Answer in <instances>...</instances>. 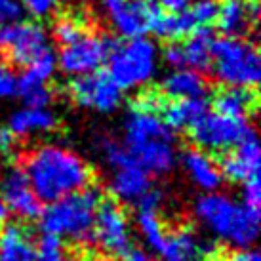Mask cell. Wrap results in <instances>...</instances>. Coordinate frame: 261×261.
Listing matches in <instances>:
<instances>
[{
  "label": "cell",
  "mask_w": 261,
  "mask_h": 261,
  "mask_svg": "<svg viewBox=\"0 0 261 261\" xmlns=\"http://www.w3.org/2000/svg\"><path fill=\"white\" fill-rule=\"evenodd\" d=\"M23 10L17 0H0V29H4L10 23L19 21Z\"/></svg>",
  "instance_id": "cell-35"
},
{
  "label": "cell",
  "mask_w": 261,
  "mask_h": 261,
  "mask_svg": "<svg viewBox=\"0 0 261 261\" xmlns=\"http://www.w3.org/2000/svg\"><path fill=\"white\" fill-rule=\"evenodd\" d=\"M109 76L122 92L145 88L159 73L160 51L145 37L130 38L128 42L113 46L109 58Z\"/></svg>",
  "instance_id": "cell-6"
},
{
  "label": "cell",
  "mask_w": 261,
  "mask_h": 261,
  "mask_svg": "<svg viewBox=\"0 0 261 261\" xmlns=\"http://www.w3.org/2000/svg\"><path fill=\"white\" fill-rule=\"evenodd\" d=\"M212 42H214V38L206 29L195 31L189 37H185V42L166 46L162 58L174 69L200 71V69L210 67Z\"/></svg>",
  "instance_id": "cell-13"
},
{
  "label": "cell",
  "mask_w": 261,
  "mask_h": 261,
  "mask_svg": "<svg viewBox=\"0 0 261 261\" xmlns=\"http://www.w3.org/2000/svg\"><path fill=\"white\" fill-rule=\"evenodd\" d=\"M0 42L17 65H29L33 59L51 50L46 29L31 21H15L0 29Z\"/></svg>",
  "instance_id": "cell-10"
},
{
  "label": "cell",
  "mask_w": 261,
  "mask_h": 261,
  "mask_svg": "<svg viewBox=\"0 0 261 261\" xmlns=\"http://www.w3.org/2000/svg\"><path fill=\"white\" fill-rule=\"evenodd\" d=\"M69 95L79 107L97 115H113L120 109L124 99L122 90L107 73H90L76 76L69 86Z\"/></svg>",
  "instance_id": "cell-9"
},
{
  "label": "cell",
  "mask_w": 261,
  "mask_h": 261,
  "mask_svg": "<svg viewBox=\"0 0 261 261\" xmlns=\"http://www.w3.org/2000/svg\"><path fill=\"white\" fill-rule=\"evenodd\" d=\"M23 172L38 200L44 202H56L84 191L92 181V168L86 159L61 143L35 147L25 159Z\"/></svg>",
  "instance_id": "cell-1"
},
{
  "label": "cell",
  "mask_w": 261,
  "mask_h": 261,
  "mask_svg": "<svg viewBox=\"0 0 261 261\" xmlns=\"http://www.w3.org/2000/svg\"><path fill=\"white\" fill-rule=\"evenodd\" d=\"M21 10H25L29 15L42 19V17H50L58 12L63 0H17Z\"/></svg>",
  "instance_id": "cell-32"
},
{
  "label": "cell",
  "mask_w": 261,
  "mask_h": 261,
  "mask_svg": "<svg viewBox=\"0 0 261 261\" xmlns=\"http://www.w3.org/2000/svg\"><path fill=\"white\" fill-rule=\"evenodd\" d=\"M154 6L145 0H122L120 4L109 10V21L113 29L124 38L145 37L151 27V17Z\"/></svg>",
  "instance_id": "cell-16"
},
{
  "label": "cell",
  "mask_w": 261,
  "mask_h": 261,
  "mask_svg": "<svg viewBox=\"0 0 261 261\" xmlns=\"http://www.w3.org/2000/svg\"><path fill=\"white\" fill-rule=\"evenodd\" d=\"M0 59H2V46H0Z\"/></svg>",
  "instance_id": "cell-43"
},
{
  "label": "cell",
  "mask_w": 261,
  "mask_h": 261,
  "mask_svg": "<svg viewBox=\"0 0 261 261\" xmlns=\"http://www.w3.org/2000/svg\"><path fill=\"white\" fill-rule=\"evenodd\" d=\"M97 2H99V4H101V6L105 8V10H107V12H109L111 8H115L116 4H120V2H122V0H97Z\"/></svg>",
  "instance_id": "cell-41"
},
{
  "label": "cell",
  "mask_w": 261,
  "mask_h": 261,
  "mask_svg": "<svg viewBox=\"0 0 261 261\" xmlns=\"http://www.w3.org/2000/svg\"><path fill=\"white\" fill-rule=\"evenodd\" d=\"M210 67L227 88H254L261 76L259 51L240 37H221L212 42Z\"/></svg>",
  "instance_id": "cell-5"
},
{
  "label": "cell",
  "mask_w": 261,
  "mask_h": 261,
  "mask_svg": "<svg viewBox=\"0 0 261 261\" xmlns=\"http://www.w3.org/2000/svg\"><path fill=\"white\" fill-rule=\"evenodd\" d=\"M162 90L174 99H204L208 84L198 71L174 69L162 80Z\"/></svg>",
  "instance_id": "cell-22"
},
{
  "label": "cell",
  "mask_w": 261,
  "mask_h": 261,
  "mask_svg": "<svg viewBox=\"0 0 261 261\" xmlns=\"http://www.w3.org/2000/svg\"><path fill=\"white\" fill-rule=\"evenodd\" d=\"M136 225H138V231L141 234L143 242L147 244L149 250L152 252H159L164 246V240H166V229H164V221L160 218L159 210H147V208H139V214L136 218Z\"/></svg>",
  "instance_id": "cell-26"
},
{
  "label": "cell",
  "mask_w": 261,
  "mask_h": 261,
  "mask_svg": "<svg viewBox=\"0 0 261 261\" xmlns=\"http://www.w3.org/2000/svg\"><path fill=\"white\" fill-rule=\"evenodd\" d=\"M0 200L10 214L19 219H35L40 216V200L21 166H8L0 172Z\"/></svg>",
  "instance_id": "cell-12"
},
{
  "label": "cell",
  "mask_w": 261,
  "mask_h": 261,
  "mask_svg": "<svg viewBox=\"0 0 261 261\" xmlns=\"http://www.w3.org/2000/svg\"><path fill=\"white\" fill-rule=\"evenodd\" d=\"M80 261H115V259H111L107 255H88V257H84V259Z\"/></svg>",
  "instance_id": "cell-42"
},
{
  "label": "cell",
  "mask_w": 261,
  "mask_h": 261,
  "mask_svg": "<svg viewBox=\"0 0 261 261\" xmlns=\"http://www.w3.org/2000/svg\"><path fill=\"white\" fill-rule=\"evenodd\" d=\"M257 15V2L255 0H223L218 4L219 29L225 37H240L248 33L252 21Z\"/></svg>",
  "instance_id": "cell-20"
},
{
  "label": "cell",
  "mask_w": 261,
  "mask_h": 261,
  "mask_svg": "<svg viewBox=\"0 0 261 261\" xmlns=\"http://www.w3.org/2000/svg\"><path fill=\"white\" fill-rule=\"evenodd\" d=\"M122 261H152L151 254L145 248H130L126 254H122Z\"/></svg>",
  "instance_id": "cell-36"
},
{
  "label": "cell",
  "mask_w": 261,
  "mask_h": 261,
  "mask_svg": "<svg viewBox=\"0 0 261 261\" xmlns=\"http://www.w3.org/2000/svg\"><path fill=\"white\" fill-rule=\"evenodd\" d=\"M216 109L231 118H244L255 109V94L250 88H225L216 97Z\"/></svg>",
  "instance_id": "cell-24"
},
{
  "label": "cell",
  "mask_w": 261,
  "mask_h": 261,
  "mask_svg": "<svg viewBox=\"0 0 261 261\" xmlns=\"http://www.w3.org/2000/svg\"><path fill=\"white\" fill-rule=\"evenodd\" d=\"M162 4L166 8V12H183L189 8L191 0H162Z\"/></svg>",
  "instance_id": "cell-39"
},
{
  "label": "cell",
  "mask_w": 261,
  "mask_h": 261,
  "mask_svg": "<svg viewBox=\"0 0 261 261\" xmlns=\"http://www.w3.org/2000/svg\"><path fill=\"white\" fill-rule=\"evenodd\" d=\"M196 29H206L208 25L216 23L218 17V2L216 0H196L187 10Z\"/></svg>",
  "instance_id": "cell-29"
},
{
  "label": "cell",
  "mask_w": 261,
  "mask_h": 261,
  "mask_svg": "<svg viewBox=\"0 0 261 261\" xmlns=\"http://www.w3.org/2000/svg\"><path fill=\"white\" fill-rule=\"evenodd\" d=\"M195 23L191 19L187 10L183 12H162L154 8L151 17V27L149 31L154 33L160 38L175 40V38H185L191 33H195Z\"/></svg>",
  "instance_id": "cell-23"
},
{
  "label": "cell",
  "mask_w": 261,
  "mask_h": 261,
  "mask_svg": "<svg viewBox=\"0 0 261 261\" xmlns=\"http://www.w3.org/2000/svg\"><path fill=\"white\" fill-rule=\"evenodd\" d=\"M82 33H84L82 23H80V19L74 17V15H63V17H59L58 21H56V25H54V37H56V40H58L61 46H65V44L76 40Z\"/></svg>",
  "instance_id": "cell-30"
},
{
  "label": "cell",
  "mask_w": 261,
  "mask_h": 261,
  "mask_svg": "<svg viewBox=\"0 0 261 261\" xmlns=\"http://www.w3.org/2000/svg\"><path fill=\"white\" fill-rule=\"evenodd\" d=\"M27 107H50L51 90L48 84H37L19 79V94Z\"/></svg>",
  "instance_id": "cell-28"
},
{
  "label": "cell",
  "mask_w": 261,
  "mask_h": 261,
  "mask_svg": "<svg viewBox=\"0 0 261 261\" xmlns=\"http://www.w3.org/2000/svg\"><path fill=\"white\" fill-rule=\"evenodd\" d=\"M19 94V79L10 67L0 65V99H12Z\"/></svg>",
  "instance_id": "cell-33"
},
{
  "label": "cell",
  "mask_w": 261,
  "mask_h": 261,
  "mask_svg": "<svg viewBox=\"0 0 261 261\" xmlns=\"http://www.w3.org/2000/svg\"><path fill=\"white\" fill-rule=\"evenodd\" d=\"M35 261H69L67 259V252L63 248V242L56 237L46 234L40 240V246L37 248V257Z\"/></svg>",
  "instance_id": "cell-31"
},
{
  "label": "cell",
  "mask_w": 261,
  "mask_h": 261,
  "mask_svg": "<svg viewBox=\"0 0 261 261\" xmlns=\"http://www.w3.org/2000/svg\"><path fill=\"white\" fill-rule=\"evenodd\" d=\"M25 67L27 69H25V74H23L21 80L37 82V84H50V80L58 73V58H56L54 51L48 50Z\"/></svg>",
  "instance_id": "cell-27"
},
{
  "label": "cell",
  "mask_w": 261,
  "mask_h": 261,
  "mask_svg": "<svg viewBox=\"0 0 261 261\" xmlns=\"http://www.w3.org/2000/svg\"><path fill=\"white\" fill-rule=\"evenodd\" d=\"M99 206V193L94 189H84L50 202L48 210L40 214V227L50 237L84 244L94 240V225Z\"/></svg>",
  "instance_id": "cell-4"
},
{
  "label": "cell",
  "mask_w": 261,
  "mask_h": 261,
  "mask_svg": "<svg viewBox=\"0 0 261 261\" xmlns=\"http://www.w3.org/2000/svg\"><path fill=\"white\" fill-rule=\"evenodd\" d=\"M109 189L120 202L138 204L151 191V179L136 160L128 159L122 164L111 168Z\"/></svg>",
  "instance_id": "cell-15"
},
{
  "label": "cell",
  "mask_w": 261,
  "mask_h": 261,
  "mask_svg": "<svg viewBox=\"0 0 261 261\" xmlns=\"http://www.w3.org/2000/svg\"><path fill=\"white\" fill-rule=\"evenodd\" d=\"M111 50H113V42L107 37L82 33L76 40L61 46L59 56H56L58 69L73 79L95 73L107 61Z\"/></svg>",
  "instance_id": "cell-8"
},
{
  "label": "cell",
  "mask_w": 261,
  "mask_h": 261,
  "mask_svg": "<svg viewBox=\"0 0 261 261\" xmlns=\"http://www.w3.org/2000/svg\"><path fill=\"white\" fill-rule=\"evenodd\" d=\"M58 128V116L50 107H21L8 118V132L15 139L46 136Z\"/></svg>",
  "instance_id": "cell-18"
},
{
  "label": "cell",
  "mask_w": 261,
  "mask_h": 261,
  "mask_svg": "<svg viewBox=\"0 0 261 261\" xmlns=\"http://www.w3.org/2000/svg\"><path fill=\"white\" fill-rule=\"evenodd\" d=\"M212 244L202 240L191 229H175L168 232L160 254L166 261H198L212 254Z\"/></svg>",
  "instance_id": "cell-19"
},
{
  "label": "cell",
  "mask_w": 261,
  "mask_h": 261,
  "mask_svg": "<svg viewBox=\"0 0 261 261\" xmlns=\"http://www.w3.org/2000/svg\"><path fill=\"white\" fill-rule=\"evenodd\" d=\"M94 239L111 255H122L132 248V225L126 212L115 202L101 204L94 225Z\"/></svg>",
  "instance_id": "cell-11"
},
{
  "label": "cell",
  "mask_w": 261,
  "mask_h": 261,
  "mask_svg": "<svg viewBox=\"0 0 261 261\" xmlns=\"http://www.w3.org/2000/svg\"><path fill=\"white\" fill-rule=\"evenodd\" d=\"M193 212L214 239L232 248H252L259 237V210L248 208L221 191L198 196Z\"/></svg>",
  "instance_id": "cell-3"
},
{
  "label": "cell",
  "mask_w": 261,
  "mask_h": 261,
  "mask_svg": "<svg viewBox=\"0 0 261 261\" xmlns=\"http://www.w3.org/2000/svg\"><path fill=\"white\" fill-rule=\"evenodd\" d=\"M242 204H246L252 210H259L261 204V185L257 177H252L242 183Z\"/></svg>",
  "instance_id": "cell-34"
},
{
  "label": "cell",
  "mask_w": 261,
  "mask_h": 261,
  "mask_svg": "<svg viewBox=\"0 0 261 261\" xmlns=\"http://www.w3.org/2000/svg\"><path fill=\"white\" fill-rule=\"evenodd\" d=\"M181 168L189 181L202 193H216L223 185V174L210 152L189 149L181 154Z\"/></svg>",
  "instance_id": "cell-17"
},
{
  "label": "cell",
  "mask_w": 261,
  "mask_h": 261,
  "mask_svg": "<svg viewBox=\"0 0 261 261\" xmlns=\"http://www.w3.org/2000/svg\"><path fill=\"white\" fill-rule=\"evenodd\" d=\"M8 216H10V212L6 210V206H4V204H2V200H0V229L6 225Z\"/></svg>",
  "instance_id": "cell-40"
},
{
  "label": "cell",
  "mask_w": 261,
  "mask_h": 261,
  "mask_svg": "<svg viewBox=\"0 0 261 261\" xmlns=\"http://www.w3.org/2000/svg\"><path fill=\"white\" fill-rule=\"evenodd\" d=\"M15 141H17V139H15L8 130L0 132V151H2V152L12 151V149L15 147Z\"/></svg>",
  "instance_id": "cell-38"
},
{
  "label": "cell",
  "mask_w": 261,
  "mask_h": 261,
  "mask_svg": "<svg viewBox=\"0 0 261 261\" xmlns=\"http://www.w3.org/2000/svg\"><path fill=\"white\" fill-rule=\"evenodd\" d=\"M37 244L21 225H8L0 231V261H35Z\"/></svg>",
  "instance_id": "cell-21"
},
{
  "label": "cell",
  "mask_w": 261,
  "mask_h": 261,
  "mask_svg": "<svg viewBox=\"0 0 261 261\" xmlns=\"http://www.w3.org/2000/svg\"><path fill=\"white\" fill-rule=\"evenodd\" d=\"M198 149L206 152H227L252 132L244 118H231L221 113H204L191 128Z\"/></svg>",
  "instance_id": "cell-7"
},
{
  "label": "cell",
  "mask_w": 261,
  "mask_h": 261,
  "mask_svg": "<svg viewBox=\"0 0 261 261\" xmlns=\"http://www.w3.org/2000/svg\"><path fill=\"white\" fill-rule=\"evenodd\" d=\"M261 166V149L255 132L252 130L246 138L234 145L231 151H227L223 162L219 164L223 179L227 177L229 181L244 183L252 177H257Z\"/></svg>",
  "instance_id": "cell-14"
},
{
  "label": "cell",
  "mask_w": 261,
  "mask_h": 261,
  "mask_svg": "<svg viewBox=\"0 0 261 261\" xmlns=\"http://www.w3.org/2000/svg\"><path fill=\"white\" fill-rule=\"evenodd\" d=\"M208 113L204 99H175L164 109V122L172 130H185Z\"/></svg>",
  "instance_id": "cell-25"
},
{
  "label": "cell",
  "mask_w": 261,
  "mask_h": 261,
  "mask_svg": "<svg viewBox=\"0 0 261 261\" xmlns=\"http://www.w3.org/2000/svg\"><path fill=\"white\" fill-rule=\"evenodd\" d=\"M122 145L149 175H168L177 164L174 130L159 111L134 107L124 118Z\"/></svg>",
  "instance_id": "cell-2"
},
{
  "label": "cell",
  "mask_w": 261,
  "mask_h": 261,
  "mask_svg": "<svg viewBox=\"0 0 261 261\" xmlns=\"http://www.w3.org/2000/svg\"><path fill=\"white\" fill-rule=\"evenodd\" d=\"M229 261H261L259 254L255 252V250H252V248H246V250H240V252H237V254L232 255Z\"/></svg>",
  "instance_id": "cell-37"
}]
</instances>
